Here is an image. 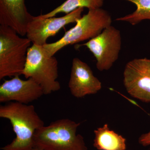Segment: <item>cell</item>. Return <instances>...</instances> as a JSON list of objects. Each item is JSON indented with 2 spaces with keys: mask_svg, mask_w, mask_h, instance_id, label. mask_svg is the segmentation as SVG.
<instances>
[{
  "mask_svg": "<svg viewBox=\"0 0 150 150\" xmlns=\"http://www.w3.org/2000/svg\"><path fill=\"white\" fill-rule=\"evenodd\" d=\"M0 117L10 121L16 136L10 144L1 149L30 150L34 148L35 132L44 126V123L33 105L9 102L0 106Z\"/></svg>",
  "mask_w": 150,
  "mask_h": 150,
  "instance_id": "cell-1",
  "label": "cell"
},
{
  "mask_svg": "<svg viewBox=\"0 0 150 150\" xmlns=\"http://www.w3.org/2000/svg\"><path fill=\"white\" fill-rule=\"evenodd\" d=\"M81 123L59 119L36 130L34 148L43 150H88L83 137L76 134Z\"/></svg>",
  "mask_w": 150,
  "mask_h": 150,
  "instance_id": "cell-2",
  "label": "cell"
},
{
  "mask_svg": "<svg viewBox=\"0 0 150 150\" xmlns=\"http://www.w3.org/2000/svg\"><path fill=\"white\" fill-rule=\"evenodd\" d=\"M111 15L102 8L89 10L76 22L74 27L65 33L59 40L43 46L48 56H53L62 48L96 37L111 25Z\"/></svg>",
  "mask_w": 150,
  "mask_h": 150,
  "instance_id": "cell-3",
  "label": "cell"
},
{
  "mask_svg": "<svg viewBox=\"0 0 150 150\" xmlns=\"http://www.w3.org/2000/svg\"><path fill=\"white\" fill-rule=\"evenodd\" d=\"M31 41L13 29L0 25V80L22 75Z\"/></svg>",
  "mask_w": 150,
  "mask_h": 150,
  "instance_id": "cell-4",
  "label": "cell"
},
{
  "mask_svg": "<svg viewBox=\"0 0 150 150\" xmlns=\"http://www.w3.org/2000/svg\"><path fill=\"white\" fill-rule=\"evenodd\" d=\"M22 75L26 79L31 78L41 87L44 95L59 91L61 85L59 77L58 62L55 56H49L43 46L35 44L28 51L25 67Z\"/></svg>",
  "mask_w": 150,
  "mask_h": 150,
  "instance_id": "cell-5",
  "label": "cell"
},
{
  "mask_svg": "<svg viewBox=\"0 0 150 150\" xmlns=\"http://www.w3.org/2000/svg\"><path fill=\"white\" fill-rule=\"evenodd\" d=\"M122 40L120 30L112 25L86 43L85 46L92 53L96 60V67L100 71L110 69L119 57Z\"/></svg>",
  "mask_w": 150,
  "mask_h": 150,
  "instance_id": "cell-6",
  "label": "cell"
},
{
  "mask_svg": "<svg viewBox=\"0 0 150 150\" xmlns=\"http://www.w3.org/2000/svg\"><path fill=\"white\" fill-rule=\"evenodd\" d=\"M83 8H80L61 17L43 18L33 16L28 25L26 38L32 44L43 46L49 38L56 35L67 25L76 23L82 17Z\"/></svg>",
  "mask_w": 150,
  "mask_h": 150,
  "instance_id": "cell-7",
  "label": "cell"
},
{
  "mask_svg": "<svg viewBox=\"0 0 150 150\" xmlns=\"http://www.w3.org/2000/svg\"><path fill=\"white\" fill-rule=\"evenodd\" d=\"M123 82L131 96L150 103V59H135L128 62L123 71Z\"/></svg>",
  "mask_w": 150,
  "mask_h": 150,
  "instance_id": "cell-8",
  "label": "cell"
},
{
  "mask_svg": "<svg viewBox=\"0 0 150 150\" xmlns=\"http://www.w3.org/2000/svg\"><path fill=\"white\" fill-rule=\"evenodd\" d=\"M44 95L41 87L31 78L21 79L19 76L5 80L0 86V102L14 101L28 104Z\"/></svg>",
  "mask_w": 150,
  "mask_h": 150,
  "instance_id": "cell-9",
  "label": "cell"
},
{
  "mask_svg": "<svg viewBox=\"0 0 150 150\" xmlns=\"http://www.w3.org/2000/svg\"><path fill=\"white\" fill-rule=\"evenodd\" d=\"M69 88L77 98L95 94L102 88V83L93 74L90 67L78 58L73 59Z\"/></svg>",
  "mask_w": 150,
  "mask_h": 150,
  "instance_id": "cell-10",
  "label": "cell"
},
{
  "mask_svg": "<svg viewBox=\"0 0 150 150\" xmlns=\"http://www.w3.org/2000/svg\"><path fill=\"white\" fill-rule=\"evenodd\" d=\"M33 16L28 12L25 0H0V24L8 26L19 35H26Z\"/></svg>",
  "mask_w": 150,
  "mask_h": 150,
  "instance_id": "cell-11",
  "label": "cell"
},
{
  "mask_svg": "<svg viewBox=\"0 0 150 150\" xmlns=\"http://www.w3.org/2000/svg\"><path fill=\"white\" fill-rule=\"evenodd\" d=\"M93 146L98 150H126V140L110 130L107 124L94 131Z\"/></svg>",
  "mask_w": 150,
  "mask_h": 150,
  "instance_id": "cell-12",
  "label": "cell"
},
{
  "mask_svg": "<svg viewBox=\"0 0 150 150\" xmlns=\"http://www.w3.org/2000/svg\"><path fill=\"white\" fill-rule=\"evenodd\" d=\"M104 0H66L53 11L40 16L43 18H48L62 13L67 14L80 8H86L88 10L102 8Z\"/></svg>",
  "mask_w": 150,
  "mask_h": 150,
  "instance_id": "cell-13",
  "label": "cell"
},
{
  "mask_svg": "<svg viewBox=\"0 0 150 150\" xmlns=\"http://www.w3.org/2000/svg\"><path fill=\"white\" fill-rule=\"evenodd\" d=\"M134 4L137 9L134 12L118 18L116 21L126 22L136 25L144 20H150V0H124Z\"/></svg>",
  "mask_w": 150,
  "mask_h": 150,
  "instance_id": "cell-14",
  "label": "cell"
},
{
  "mask_svg": "<svg viewBox=\"0 0 150 150\" xmlns=\"http://www.w3.org/2000/svg\"><path fill=\"white\" fill-rule=\"evenodd\" d=\"M139 144L144 147H150V131L142 134L139 138Z\"/></svg>",
  "mask_w": 150,
  "mask_h": 150,
  "instance_id": "cell-15",
  "label": "cell"
},
{
  "mask_svg": "<svg viewBox=\"0 0 150 150\" xmlns=\"http://www.w3.org/2000/svg\"><path fill=\"white\" fill-rule=\"evenodd\" d=\"M30 150H43L41 149H39V148L35 147V148H33L32 149H30Z\"/></svg>",
  "mask_w": 150,
  "mask_h": 150,
  "instance_id": "cell-16",
  "label": "cell"
}]
</instances>
